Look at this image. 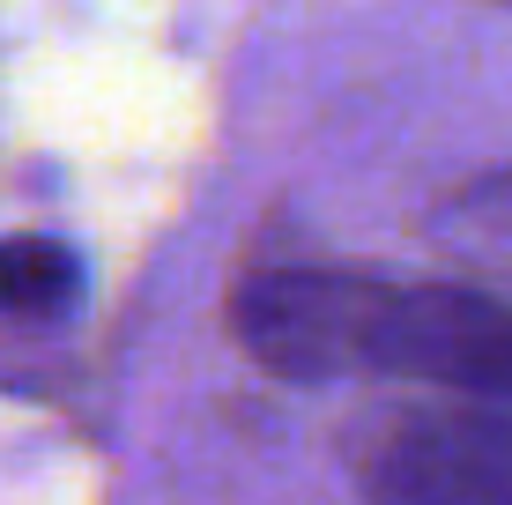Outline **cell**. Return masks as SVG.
<instances>
[{"instance_id": "cell-1", "label": "cell", "mask_w": 512, "mask_h": 505, "mask_svg": "<svg viewBox=\"0 0 512 505\" xmlns=\"http://www.w3.org/2000/svg\"><path fill=\"white\" fill-rule=\"evenodd\" d=\"M245 357L282 379H401L438 402H512V305L349 260H275L231 298Z\"/></svg>"}, {"instance_id": "cell-2", "label": "cell", "mask_w": 512, "mask_h": 505, "mask_svg": "<svg viewBox=\"0 0 512 505\" xmlns=\"http://www.w3.org/2000/svg\"><path fill=\"white\" fill-rule=\"evenodd\" d=\"M372 505H512V402H431L357 446Z\"/></svg>"}, {"instance_id": "cell-3", "label": "cell", "mask_w": 512, "mask_h": 505, "mask_svg": "<svg viewBox=\"0 0 512 505\" xmlns=\"http://www.w3.org/2000/svg\"><path fill=\"white\" fill-rule=\"evenodd\" d=\"M82 305V253L67 238H0V320H60Z\"/></svg>"}]
</instances>
